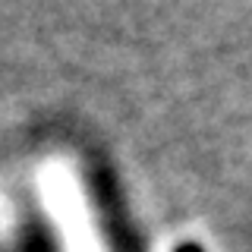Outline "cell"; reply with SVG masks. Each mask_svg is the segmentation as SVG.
Instances as JSON below:
<instances>
[{
    "mask_svg": "<svg viewBox=\"0 0 252 252\" xmlns=\"http://www.w3.org/2000/svg\"><path fill=\"white\" fill-rule=\"evenodd\" d=\"M41 195L57 220L63 252H107L94 227L89 195L69 164H47L41 170Z\"/></svg>",
    "mask_w": 252,
    "mask_h": 252,
    "instance_id": "obj_1",
    "label": "cell"
}]
</instances>
